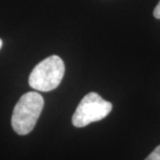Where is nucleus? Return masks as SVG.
Masks as SVG:
<instances>
[{"label":"nucleus","mask_w":160,"mask_h":160,"mask_svg":"<svg viewBox=\"0 0 160 160\" xmlns=\"http://www.w3.org/2000/svg\"><path fill=\"white\" fill-rule=\"evenodd\" d=\"M44 99L37 92L24 93L16 103L12 116V126L19 135H26L34 129L44 108Z\"/></svg>","instance_id":"1"},{"label":"nucleus","mask_w":160,"mask_h":160,"mask_svg":"<svg viewBox=\"0 0 160 160\" xmlns=\"http://www.w3.org/2000/svg\"><path fill=\"white\" fill-rule=\"evenodd\" d=\"M65 73L63 61L57 55H52L35 66L29 75V84L35 90L49 92L61 84Z\"/></svg>","instance_id":"2"},{"label":"nucleus","mask_w":160,"mask_h":160,"mask_svg":"<svg viewBox=\"0 0 160 160\" xmlns=\"http://www.w3.org/2000/svg\"><path fill=\"white\" fill-rule=\"evenodd\" d=\"M111 109V103L105 101L96 92H92L81 100L72 116V124L76 127H85L92 122L106 118Z\"/></svg>","instance_id":"3"},{"label":"nucleus","mask_w":160,"mask_h":160,"mask_svg":"<svg viewBox=\"0 0 160 160\" xmlns=\"http://www.w3.org/2000/svg\"><path fill=\"white\" fill-rule=\"evenodd\" d=\"M145 160H160V145H158Z\"/></svg>","instance_id":"4"},{"label":"nucleus","mask_w":160,"mask_h":160,"mask_svg":"<svg viewBox=\"0 0 160 160\" xmlns=\"http://www.w3.org/2000/svg\"><path fill=\"white\" fill-rule=\"evenodd\" d=\"M153 14H154L155 18H157V19H160V1H159V3L158 4V6L155 7L154 12H153Z\"/></svg>","instance_id":"5"},{"label":"nucleus","mask_w":160,"mask_h":160,"mask_svg":"<svg viewBox=\"0 0 160 160\" xmlns=\"http://www.w3.org/2000/svg\"><path fill=\"white\" fill-rule=\"evenodd\" d=\"M2 46H3V41L0 39V49L2 48Z\"/></svg>","instance_id":"6"}]
</instances>
